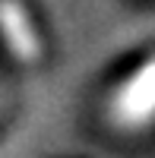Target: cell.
<instances>
[{
    "instance_id": "6da1fadb",
    "label": "cell",
    "mask_w": 155,
    "mask_h": 158,
    "mask_svg": "<svg viewBox=\"0 0 155 158\" xmlns=\"http://www.w3.org/2000/svg\"><path fill=\"white\" fill-rule=\"evenodd\" d=\"M111 114L120 127H146L155 117V57H149L111 101Z\"/></svg>"
},
{
    "instance_id": "7a4b0ae2",
    "label": "cell",
    "mask_w": 155,
    "mask_h": 158,
    "mask_svg": "<svg viewBox=\"0 0 155 158\" xmlns=\"http://www.w3.org/2000/svg\"><path fill=\"white\" fill-rule=\"evenodd\" d=\"M0 35L10 44V51L25 63H35L41 57V41L29 19V13L19 0H0Z\"/></svg>"
}]
</instances>
